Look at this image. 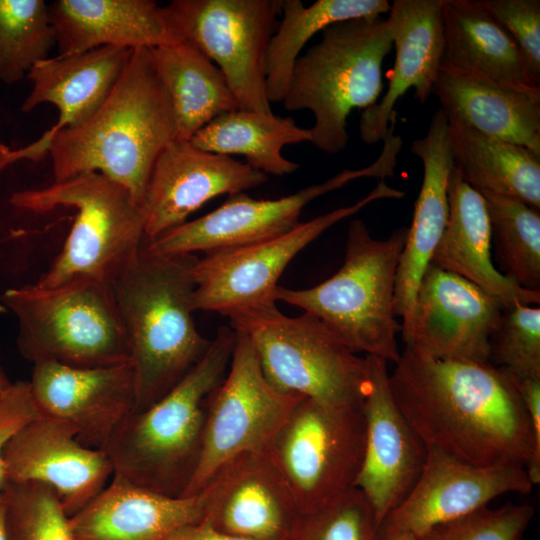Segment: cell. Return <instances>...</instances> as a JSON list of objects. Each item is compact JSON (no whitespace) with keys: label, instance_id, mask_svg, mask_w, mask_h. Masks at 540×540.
Returning <instances> with one entry per match:
<instances>
[{"label":"cell","instance_id":"6da1fadb","mask_svg":"<svg viewBox=\"0 0 540 540\" xmlns=\"http://www.w3.org/2000/svg\"><path fill=\"white\" fill-rule=\"evenodd\" d=\"M389 385L428 449L479 465L525 467L540 482L529 416L515 379L490 362L437 359L405 346Z\"/></svg>","mask_w":540,"mask_h":540},{"label":"cell","instance_id":"7a4b0ae2","mask_svg":"<svg viewBox=\"0 0 540 540\" xmlns=\"http://www.w3.org/2000/svg\"><path fill=\"white\" fill-rule=\"evenodd\" d=\"M174 140L168 94L149 49L137 48L98 111L81 126L57 132L48 155L54 181L99 173L142 206L154 163Z\"/></svg>","mask_w":540,"mask_h":540},{"label":"cell","instance_id":"3957f363","mask_svg":"<svg viewBox=\"0 0 540 540\" xmlns=\"http://www.w3.org/2000/svg\"><path fill=\"white\" fill-rule=\"evenodd\" d=\"M196 259L194 255L154 254L144 241L139 252L109 281L135 373L134 412L148 408L172 390L211 344L192 317V267Z\"/></svg>","mask_w":540,"mask_h":540},{"label":"cell","instance_id":"277c9868","mask_svg":"<svg viewBox=\"0 0 540 540\" xmlns=\"http://www.w3.org/2000/svg\"><path fill=\"white\" fill-rule=\"evenodd\" d=\"M235 331L218 329L199 363L165 396L130 414L101 450L113 476L167 496H183L198 466L211 393L225 377Z\"/></svg>","mask_w":540,"mask_h":540},{"label":"cell","instance_id":"5b68a950","mask_svg":"<svg viewBox=\"0 0 540 540\" xmlns=\"http://www.w3.org/2000/svg\"><path fill=\"white\" fill-rule=\"evenodd\" d=\"M392 46L388 18H358L325 28L321 41L297 58L282 102L288 111L313 113L310 142L319 150L346 148L347 118L377 102Z\"/></svg>","mask_w":540,"mask_h":540},{"label":"cell","instance_id":"8992f818","mask_svg":"<svg viewBox=\"0 0 540 540\" xmlns=\"http://www.w3.org/2000/svg\"><path fill=\"white\" fill-rule=\"evenodd\" d=\"M406 236L407 228L402 227L385 240L374 239L365 223L355 219L340 269L311 288L278 286L275 300L318 317L354 352L396 363L401 325L394 314V293Z\"/></svg>","mask_w":540,"mask_h":540},{"label":"cell","instance_id":"52a82bcc","mask_svg":"<svg viewBox=\"0 0 540 540\" xmlns=\"http://www.w3.org/2000/svg\"><path fill=\"white\" fill-rule=\"evenodd\" d=\"M1 301L17 319L20 354L33 364L86 368L131 362L106 281L82 276L54 287L28 284L6 290Z\"/></svg>","mask_w":540,"mask_h":540},{"label":"cell","instance_id":"ba28073f","mask_svg":"<svg viewBox=\"0 0 540 540\" xmlns=\"http://www.w3.org/2000/svg\"><path fill=\"white\" fill-rule=\"evenodd\" d=\"M10 202L34 213L58 207L76 212L61 252L36 282L42 287L58 286L82 276L109 283L145 241L142 206L126 188L99 173L17 191Z\"/></svg>","mask_w":540,"mask_h":540},{"label":"cell","instance_id":"9c48e42d","mask_svg":"<svg viewBox=\"0 0 540 540\" xmlns=\"http://www.w3.org/2000/svg\"><path fill=\"white\" fill-rule=\"evenodd\" d=\"M230 327L251 340L267 381L279 392L332 405L362 404L366 357L323 321L284 315L276 303L230 315Z\"/></svg>","mask_w":540,"mask_h":540},{"label":"cell","instance_id":"30bf717a","mask_svg":"<svg viewBox=\"0 0 540 540\" xmlns=\"http://www.w3.org/2000/svg\"><path fill=\"white\" fill-rule=\"evenodd\" d=\"M364 444L362 404L332 405L302 397L266 453L302 515L354 488Z\"/></svg>","mask_w":540,"mask_h":540},{"label":"cell","instance_id":"8fae6325","mask_svg":"<svg viewBox=\"0 0 540 540\" xmlns=\"http://www.w3.org/2000/svg\"><path fill=\"white\" fill-rule=\"evenodd\" d=\"M283 0H173L166 8L181 42L224 74L240 109L272 113L265 58Z\"/></svg>","mask_w":540,"mask_h":540},{"label":"cell","instance_id":"7c38bea8","mask_svg":"<svg viewBox=\"0 0 540 540\" xmlns=\"http://www.w3.org/2000/svg\"><path fill=\"white\" fill-rule=\"evenodd\" d=\"M234 331L229 368L209 397L200 460L183 496L202 491L218 470L237 456L266 451L303 397L276 390L264 376L250 338Z\"/></svg>","mask_w":540,"mask_h":540},{"label":"cell","instance_id":"4fadbf2b","mask_svg":"<svg viewBox=\"0 0 540 540\" xmlns=\"http://www.w3.org/2000/svg\"><path fill=\"white\" fill-rule=\"evenodd\" d=\"M405 193L379 180L358 202L299 223L264 241L207 253L192 267L195 288L192 310L232 314L276 303L278 280L290 261L324 231L379 199H399Z\"/></svg>","mask_w":540,"mask_h":540},{"label":"cell","instance_id":"5bb4252c","mask_svg":"<svg viewBox=\"0 0 540 540\" xmlns=\"http://www.w3.org/2000/svg\"><path fill=\"white\" fill-rule=\"evenodd\" d=\"M389 167L383 158L369 166L346 169L332 178L278 199H255L245 192L230 195L210 213L170 229L152 240L147 249L158 255H193L236 248L280 236L299 222L302 209L312 200L363 178L385 179Z\"/></svg>","mask_w":540,"mask_h":540},{"label":"cell","instance_id":"9a60e30c","mask_svg":"<svg viewBox=\"0 0 540 540\" xmlns=\"http://www.w3.org/2000/svg\"><path fill=\"white\" fill-rule=\"evenodd\" d=\"M503 310L469 280L429 265L402 338L406 346L432 358L489 362Z\"/></svg>","mask_w":540,"mask_h":540},{"label":"cell","instance_id":"2e32d148","mask_svg":"<svg viewBox=\"0 0 540 540\" xmlns=\"http://www.w3.org/2000/svg\"><path fill=\"white\" fill-rule=\"evenodd\" d=\"M532 487L521 465L479 466L428 449L416 483L384 518L378 533L408 532L419 536L436 525L485 508L506 493L529 494Z\"/></svg>","mask_w":540,"mask_h":540},{"label":"cell","instance_id":"e0dca14e","mask_svg":"<svg viewBox=\"0 0 540 540\" xmlns=\"http://www.w3.org/2000/svg\"><path fill=\"white\" fill-rule=\"evenodd\" d=\"M366 362L365 444L354 487L368 500L379 528L416 483L428 448L394 400L387 362L373 355H366Z\"/></svg>","mask_w":540,"mask_h":540},{"label":"cell","instance_id":"ac0fdd59","mask_svg":"<svg viewBox=\"0 0 540 540\" xmlns=\"http://www.w3.org/2000/svg\"><path fill=\"white\" fill-rule=\"evenodd\" d=\"M134 49L99 47L84 53L38 62L27 77L32 82L21 110L53 104L58 121L36 141L19 148L0 142V171L19 161L40 162L48 156L52 137L86 123L102 106L126 67Z\"/></svg>","mask_w":540,"mask_h":540},{"label":"cell","instance_id":"d6986e66","mask_svg":"<svg viewBox=\"0 0 540 540\" xmlns=\"http://www.w3.org/2000/svg\"><path fill=\"white\" fill-rule=\"evenodd\" d=\"M3 462L7 484L40 482L49 486L69 517L96 497L113 476L103 450L83 445L70 423L44 414L9 440Z\"/></svg>","mask_w":540,"mask_h":540},{"label":"cell","instance_id":"ffe728a7","mask_svg":"<svg viewBox=\"0 0 540 540\" xmlns=\"http://www.w3.org/2000/svg\"><path fill=\"white\" fill-rule=\"evenodd\" d=\"M29 385L40 414L70 423L78 440L90 448L102 449L135 409L131 362L86 368L38 362Z\"/></svg>","mask_w":540,"mask_h":540},{"label":"cell","instance_id":"44dd1931","mask_svg":"<svg viewBox=\"0 0 540 540\" xmlns=\"http://www.w3.org/2000/svg\"><path fill=\"white\" fill-rule=\"evenodd\" d=\"M268 177L246 162L174 140L156 159L142 209L145 240L186 222L187 217L217 196L256 188Z\"/></svg>","mask_w":540,"mask_h":540},{"label":"cell","instance_id":"7402d4cb","mask_svg":"<svg viewBox=\"0 0 540 540\" xmlns=\"http://www.w3.org/2000/svg\"><path fill=\"white\" fill-rule=\"evenodd\" d=\"M205 488L202 521L236 538L287 540L300 515L266 451L227 462Z\"/></svg>","mask_w":540,"mask_h":540},{"label":"cell","instance_id":"603a6c76","mask_svg":"<svg viewBox=\"0 0 540 540\" xmlns=\"http://www.w3.org/2000/svg\"><path fill=\"white\" fill-rule=\"evenodd\" d=\"M390 22L395 63L386 93L379 102L363 110L359 133L363 142L383 140L395 105L409 90L424 104L433 93L444 51L443 0H395Z\"/></svg>","mask_w":540,"mask_h":540},{"label":"cell","instance_id":"cb8c5ba5","mask_svg":"<svg viewBox=\"0 0 540 540\" xmlns=\"http://www.w3.org/2000/svg\"><path fill=\"white\" fill-rule=\"evenodd\" d=\"M411 151L422 161L423 180L396 274L394 314L403 320L401 331L409 324L420 281L449 215L448 183L454 165L449 123L440 109L427 134L413 141Z\"/></svg>","mask_w":540,"mask_h":540},{"label":"cell","instance_id":"d4e9b609","mask_svg":"<svg viewBox=\"0 0 540 540\" xmlns=\"http://www.w3.org/2000/svg\"><path fill=\"white\" fill-rule=\"evenodd\" d=\"M48 9L60 56L104 46L152 49L181 42L166 6L153 0H56Z\"/></svg>","mask_w":540,"mask_h":540},{"label":"cell","instance_id":"484cf974","mask_svg":"<svg viewBox=\"0 0 540 540\" xmlns=\"http://www.w3.org/2000/svg\"><path fill=\"white\" fill-rule=\"evenodd\" d=\"M208 492L167 496L112 476L111 482L69 517L74 540H161L203 519Z\"/></svg>","mask_w":540,"mask_h":540},{"label":"cell","instance_id":"4316f807","mask_svg":"<svg viewBox=\"0 0 540 540\" xmlns=\"http://www.w3.org/2000/svg\"><path fill=\"white\" fill-rule=\"evenodd\" d=\"M449 215L430 264L459 275L503 307L539 304L540 292L526 290L498 271L491 258L492 229L484 197L452 169L448 183Z\"/></svg>","mask_w":540,"mask_h":540},{"label":"cell","instance_id":"83f0119b","mask_svg":"<svg viewBox=\"0 0 540 540\" xmlns=\"http://www.w3.org/2000/svg\"><path fill=\"white\" fill-rule=\"evenodd\" d=\"M433 94L448 122L540 155V86H510L440 69Z\"/></svg>","mask_w":540,"mask_h":540},{"label":"cell","instance_id":"f1b7e54d","mask_svg":"<svg viewBox=\"0 0 540 540\" xmlns=\"http://www.w3.org/2000/svg\"><path fill=\"white\" fill-rule=\"evenodd\" d=\"M441 69L510 86H539L510 34L486 0H443Z\"/></svg>","mask_w":540,"mask_h":540},{"label":"cell","instance_id":"f546056e","mask_svg":"<svg viewBox=\"0 0 540 540\" xmlns=\"http://www.w3.org/2000/svg\"><path fill=\"white\" fill-rule=\"evenodd\" d=\"M149 52L172 106L176 140L190 141L213 119L239 108L222 71L195 47L180 42Z\"/></svg>","mask_w":540,"mask_h":540},{"label":"cell","instance_id":"4dcf8cb0","mask_svg":"<svg viewBox=\"0 0 540 540\" xmlns=\"http://www.w3.org/2000/svg\"><path fill=\"white\" fill-rule=\"evenodd\" d=\"M449 133L454 169L464 182L540 211V155L459 124L449 123Z\"/></svg>","mask_w":540,"mask_h":540},{"label":"cell","instance_id":"1f68e13d","mask_svg":"<svg viewBox=\"0 0 540 540\" xmlns=\"http://www.w3.org/2000/svg\"><path fill=\"white\" fill-rule=\"evenodd\" d=\"M196 147L222 155H242L246 163L264 174L285 175L300 164L285 158L286 145L311 141L310 129L291 117L236 109L223 113L190 140Z\"/></svg>","mask_w":540,"mask_h":540},{"label":"cell","instance_id":"d6a6232c","mask_svg":"<svg viewBox=\"0 0 540 540\" xmlns=\"http://www.w3.org/2000/svg\"><path fill=\"white\" fill-rule=\"evenodd\" d=\"M390 8L387 0H318L308 7L300 0H283L282 17L265 58L270 103L283 101L293 66L302 48L315 34L336 23L381 17L389 13Z\"/></svg>","mask_w":540,"mask_h":540},{"label":"cell","instance_id":"836d02e7","mask_svg":"<svg viewBox=\"0 0 540 540\" xmlns=\"http://www.w3.org/2000/svg\"><path fill=\"white\" fill-rule=\"evenodd\" d=\"M505 276L540 292V211L517 198L480 192Z\"/></svg>","mask_w":540,"mask_h":540},{"label":"cell","instance_id":"e575fe53","mask_svg":"<svg viewBox=\"0 0 540 540\" xmlns=\"http://www.w3.org/2000/svg\"><path fill=\"white\" fill-rule=\"evenodd\" d=\"M56 32L43 0H0V80L14 84L49 58Z\"/></svg>","mask_w":540,"mask_h":540},{"label":"cell","instance_id":"d590c367","mask_svg":"<svg viewBox=\"0 0 540 540\" xmlns=\"http://www.w3.org/2000/svg\"><path fill=\"white\" fill-rule=\"evenodd\" d=\"M2 491L7 540H74L69 516L52 488L24 482L8 483Z\"/></svg>","mask_w":540,"mask_h":540},{"label":"cell","instance_id":"8d00e7d4","mask_svg":"<svg viewBox=\"0 0 540 540\" xmlns=\"http://www.w3.org/2000/svg\"><path fill=\"white\" fill-rule=\"evenodd\" d=\"M490 359L515 379L540 378V308L521 303L503 310Z\"/></svg>","mask_w":540,"mask_h":540},{"label":"cell","instance_id":"74e56055","mask_svg":"<svg viewBox=\"0 0 540 540\" xmlns=\"http://www.w3.org/2000/svg\"><path fill=\"white\" fill-rule=\"evenodd\" d=\"M373 510L357 488L329 505L299 515L287 540H377Z\"/></svg>","mask_w":540,"mask_h":540},{"label":"cell","instance_id":"f35d334b","mask_svg":"<svg viewBox=\"0 0 540 540\" xmlns=\"http://www.w3.org/2000/svg\"><path fill=\"white\" fill-rule=\"evenodd\" d=\"M534 509L529 504L482 508L459 519L436 525L418 540H521Z\"/></svg>","mask_w":540,"mask_h":540},{"label":"cell","instance_id":"ab89813d","mask_svg":"<svg viewBox=\"0 0 540 540\" xmlns=\"http://www.w3.org/2000/svg\"><path fill=\"white\" fill-rule=\"evenodd\" d=\"M486 4L517 44L531 78L540 86V1L486 0Z\"/></svg>","mask_w":540,"mask_h":540},{"label":"cell","instance_id":"60d3db41","mask_svg":"<svg viewBox=\"0 0 540 540\" xmlns=\"http://www.w3.org/2000/svg\"><path fill=\"white\" fill-rule=\"evenodd\" d=\"M40 414L31 394L29 381H17L0 400V490L6 486L3 452L9 440Z\"/></svg>","mask_w":540,"mask_h":540},{"label":"cell","instance_id":"b9f144b4","mask_svg":"<svg viewBox=\"0 0 540 540\" xmlns=\"http://www.w3.org/2000/svg\"><path fill=\"white\" fill-rule=\"evenodd\" d=\"M515 381L531 422L535 446L540 451V378L515 379Z\"/></svg>","mask_w":540,"mask_h":540},{"label":"cell","instance_id":"7bdbcfd3","mask_svg":"<svg viewBox=\"0 0 540 540\" xmlns=\"http://www.w3.org/2000/svg\"><path fill=\"white\" fill-rule=\"evenodd\" d=\"M161 540H244L224 534L204 521L183 526Z\"/></svg>","mask_w":540,"mask_h":540},{"label":"cell","instance_id":"ee69618b","mask_svg":"<svg viewBox=\"0 0 540 540\" xmlns=\"http://www.w3.org/2000/svg\"><path fill=\"white\" fill-rule=\"evenodd\" d=\"M377 540H418L417 536L408 532H397L377 535Z\"/></svg>","mask_w":540,"mask_h":540},{"label":"cell","instance_id":"f6af8a7d","mask_svg":"<svg viewBox=\"0 0 540 540\" xmlns=\"http://www.w3.org/2000/svg\"><path fill=\"white\" fill-rule=\"evenodd\" d=\"M6 503L3 491L0 490V540H7L5 523Z\"/></svg>","mask_w":540,"mask_h":540},{"label":"cell","instance_id":"bcb514c9","mask_svg":"<svg viewBox=\"0 0 540 540\" xmlns=\"http://www.w3.org/2000/svg\"><path fill=\"white\" fill-rule=\"evenodd\" d=\"M11 385L12 383L8 380L4 371L0 367V400L4 396V394L7 392V390L10 388Z\"/></svg>","mask_w":540,"mask_h":540}]
</instances>
